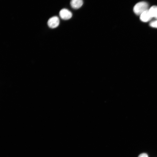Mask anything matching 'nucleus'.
Returning <instances> with one entry per match:
<instances>
[{"instance_id":"39448f33","label":"nucleus","mask_w":157,"mask_h":157,"mask_svg":"<svg viewBox=\"0 0 157 157\" xmlns=\"http://www.w3.org/2000/svg\"><path fill=\"white\" fill-rule=\"evenodd\" d=\"M83 0H71L70 5L71 7L74 9H78L80 8L83 5Z\"/></svg>"},{"instance_id":"0eeeda50","label":"nucleus","mask_w":157,"mask_h":157,"mask_svg":"<svg viewBox=\"0 0 157 157\" xmlns=\"http://www.w3.org/2000/svg\"><path fill=\"white\" fill-rule=\"evenodd\" d=\"M149 25L151 27L157 28V19L151 22L150 23Z\"/></svg>"},{"instance_id":"20e7f679","label":"nucleus","mask_w":157,"mask_h":157,"mask_svg":"<svg viewBox=\"0 0 157 157\" xmlns=\"http://www.w3.org/2000/svg\"><path fill=\"white\" fill-rule=\"evenodd\" d=\"M153 17L149 9L143 12L140 15V20L144 22H147L150 20Z\"/></svg>"},{"instance_id":"6e6552de","label":"nucleus","mask_w":157,"mask_h":157,"mask_svg":"<svg viewBox=\"0 0 157 157\" xmlns=\"http://www.w3.org/2000/svg\"><path fill=\"white\" fill-rule=\"evenodd\" d=\"M138 157H148V156L146 153H143L140 154Z\"/></svg>"},{"instance_id":"7ed1b4c3","label":"nucleus","mask_w":157,"mask_h":157,"mask_svg":"<svg viewBox=\"0 0 157 157\" xmlns=\"http://www.w3.org/2000/svg\"><path fill=\"white\" fill-rule=\"evenodd\" d=\"M60 17L65 20L70 19L72 16V12L68 9L63 8L60 10L59 13Z\"/></svg>"},{"instance_id":"f03ea898","label":"nucleus","mask_w":157,"mask_h":157,"mask_svg":"<svg viewBox=\"0 0 157 157\" xmlns=\"http://www.w3.org/2000/svg\"><path fill=\"white\" fill-rule=\"evenodd\" d=\"M60 23L59 18L54 16L50 18L47 21V25L49 27L51 28H54L58 27Z\"/></svg>"},{"instance_id":"423d86ee","label":"nucleus","mask_w":157,"mask_h":157,"mask_svg":"<svg viewBox=\"0 0 157 157\" xmlns=\"http://www.w3.org/2000/svg\"><path fill=\"white\" fill-rule=\"evenodd\" d=\"M149 10L152 17L157 19V6H153Z\"/></svg>"},{"instance_id":"f257e3e1","label":"nucleus","mask_w":157,"mask_h":157,"mask_svg":"<svg viewBox=\"0 0 157 157\" xmlns=\"http://www.w3.org/2000/svg\"><path fill=\"white\" fill-rule=\"evenodd\" d=\"M148 6L147 2L145 1L140 2L135 5L133 10L135 14L140 15L143 12L148 10Z\"/></svg>"}]
</instances>
